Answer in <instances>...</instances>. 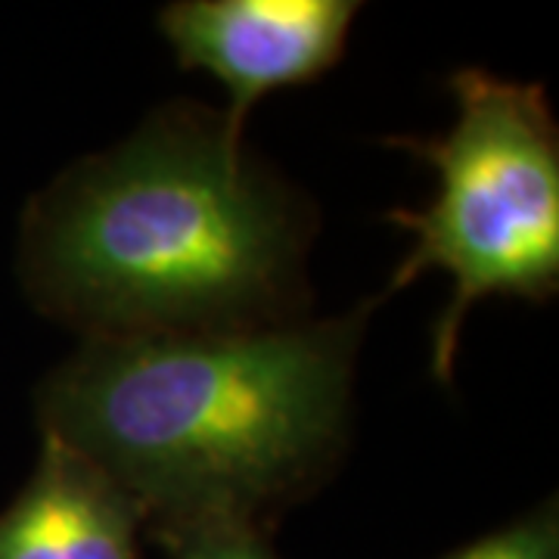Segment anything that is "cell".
Masks as SVG:
<instances>
[{
	"mask_svg": "<svg viewBox=\"0 0 559 559\" xmlns=\"http://www.w3.org/2000/svg\"><path fill=\"white\" fill-rule=\"evenodd\" d=\"M380 305L240 333L84 340L40 382V432L106 469L146 525L271 532L348 448L358 348Z\"/></svg>",
	"mask_w": 559,
	"mask_h": 559,
	"instance_id": "obj_2",
	"label": "cell"
},
{
	"mask_svg": "<svg viewBox=\"0 0 559 559\" xmlns=\"http://www.w3.org/2000/svg\"><path fill=\"white\" fill-rule=\"evenodd\" d=\"M358 10L355 0H178L162 7L159 32L183 69H205L230 91L224 128L242 146L261 97L340 66Z\"/></svg>",
	"mask_w": 559,
	"mask_h": 559,
	"instance_id": "obj_4",
	"label": "cell"
},
{
	"mask_svg": "<svg viewBox=\"0 0 559 559\" xmlns=\"http://www.w3.org/2000/svg\"><path fill=\"white\" fill-rule=\"evenodd\" d=\"M457 121L436 138H389L439 171L426 209H389L414 246L382 299L426 271L454 280L432 326V373L454 382L460 330L481 299L547 301L559 289V124L540 84L460 69L448 81Z\"/></svg>",
	"mask_w": 559,
	"mask_h": 559,
	"instance_id": "obj_3",
	"label": "cell"
},
{
	"mask_svg": "<svg viewBox=\"0 0 559 559\" xmlns=\"http://www.w3.org/2000/svg\"><path fill=\"white\" fill-rule=\"evenodd\" d=\"M314 230L224 112L178 100L28 202L22 286L84 340L264 330L305 318Z\"/></svg>",
	"mask_w": 559,
	"mask_h": 559,
	"instance_id": "obj_1",
	"label": "cell"
},
{
	"mask_svg": "<svg viewBox=\"0 0 559 559\" xmlns=\"http://www.w3.org/2000/svg\"><path fill=\"white\" fill-rule=\"evenodd\" d=\"M146 535L168 559H280L259 525L234 520L153 522Z\"/></svg>",
	"mask_w": 559,
	"mask_h": 559,
	"instance_id": "obj_6",
	"label": "cell"
},
{
	"mask_svg": "<svg viewBox=\"0 0 559 559\" xmlns=\"http://www.w3.org/2000/svg\"><path fill=\"white\" fill-rule=\"evenodd\" d=\"M439 559H559L557 498L503 525L479 540H469Z\"/></svg>",
	"mask_w": 559,
	"mask_h": 559,
	"instance_id": "obj_7",
	"label": "cell"
},
{
	"mask_svg": "<svg viewBox=\"0 0 559 559\" xmlns=\"http://www.w3.org/2000/svg\"><path fill=\"white\" fill-rule=\"evenodd\" d=\"M40 436L32 479L0 510V559H140L138 500L79 448Z\"/></svg>",
	"mask_w": 559,
	"mask_h": 559,
	"instance_id": "obj_5",
	"label": "cell"
}]
</instances>
